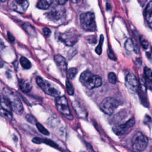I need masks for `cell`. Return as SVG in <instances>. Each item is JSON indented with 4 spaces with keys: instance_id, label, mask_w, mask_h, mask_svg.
<instances>
[{
    "instance_id": "1",
    "label": "cell",
    "mask_w": 152,
    "mask_h": 152,
    "mask_svg": "<svg viewBox=\"0 0 152 152\" xmlns=\"http://www.w3.org/2000/svg\"><path fill=\"white\" fill-rule=\"evenodd\" d=\"M3 100L10 108L17 114L21 115L23 112V106L19 97L11 89L4 87L2 91Z\"/></svg>"
},
{
    "instance_id": "2",
    "label": "cell",
    "mask_w": 152,
    "mask_h": 152,
    "mask_svg": "<svg viewBox=\"0 0 152 152\" xmlns=\"http://www.w3.org/2000/svg\"><path fill=\"white\" fill-rule=\"evenodd\" d=\"M80 81L88 89L99 87L102 84V78L99 75H95L89 71H84L81 74Z\"/></svg>"
},
{
    "instance_id": "3",
    "label": "cell",
    "mask_w": 152,
    "mask_h": 152,
    "mask_svg": "<svg viewBox=\"0 0 152 152\" xmlns=\"http://www.w3.org/2000/svg\"><path fill=\"white\" fill-rule=\"evenodd\" d=\"M80 24L82 28L89 31H94L96 30L95 16L94 13L87 12L83 13L80 16Z\"/></svg>"
},
{
    "instance_id": "4",
    "label": "cell",
    "mask_w": 152,
    "mask_h": 152,
    "mask_svg": "<svg viewBox=\"0 0 152 152\" xmlns=\"http://www.w3.org/2000/svg\"><path fill=\"white\" fill-rule=\"evenodd\" d=\"M56 107L58 110L68 120H72L73 116L68 104L67 99L65 96H59L55 100Z\"/></svg>"
},
{
    "instance_id": "5",
    "label": "cell",
    "mask_w": 152,
    "mask_h": 152,
    "mask_svg": "<svg viewBox=\"0 0 152 152\" xmlns=\"http://www.w3.org/2000/svg\"><path fill=\"white\" fill-rule=\"evenodd\" d=\"M119 104V101L117 99L112 97H107L104 98L101 102L99 107L104 113L107 115H112Z\"/></svg>"
},
{
    "instance_id": "6",
    "label": "cell",
    "mask_w": 152,
    "mask_h": 152,
    "mask_svg": "<svg viewBox=\"0 0 152 152\" xmlns=\"http://www.w3.org/2000/svg\"><path fill=\"white\" fill-rule=\"evenodd\" d=\"M36 83L46 94L56 97L59 96L60 94L59 90L48 81L44 80L40 77H37Z\"/></svg>"
},
{
    "instance_id": "7",
    "label": "cell",
    "mask_w": 152,
    "mask_h": 152,
    "mask_svg": "<svg viewBox=\"0 0 152 152\" xmlns=\"http://www.w3.org/2000/svg\"><path fill=\"white\" fill-rule=\"evenodd\" d=\"M148 138L140 132H136L132 140V148L135 151H141L145 149L148 145Z\"/></svg>"
},
{
    "instance_id": "8",
    "label": "cell",
    "mask_w": 152,
    "mask_h": 152,
    "mask_svg": "<svg viewBox=\"0 0 152 152\" xmlns=\"http://www.w3.org/2000/svg\"><path fill=\"white\" fill-rule=\"evenodd\" d=\"M29 5L28 0H8V6L13 11L20 13L26 11Z\"/></svg>"
},
{
    "instance_id": "9",
    "label": "cell",
    "mask_w": 152,
    "mask_h": 152,
    "mask_svg": "<svg viewBox=\"0 0 152 152\" xmlns=\"http://www.w3.org/2000/svg\"><path fill=\"white\" fill-rule=\"evenodd\" d=\"M135 124L134 118L129 119L124 124L116 125L113 128V131L118 135H123L129 132Z\"/></svg>"
},
{
    "instance_id": "10",
    "label": "cell",
    "mask_w": 152,
    "mask_h": 152,
    "mask_svg": "<svg viewBox=\"0 0 152 152\" xmlns=\"http://www.w3.org/2000/svg\"><path fill=\"white\" fill-rule=\"evenodd\" d=\"M61 40L65 45L69 46H73L78 41L77 34L73 31H68L62 34L60 36Z\"/></svg>"
},
{
    "instance_id": "11",
    "label": "cell",
    "mask_w": 152,
    "mask_h": 152,
    "mask_svg": "<svg viewBox=\"0 0 152 152\" xmlns=\"http://www.w3.org/2000/svg\"><path fill=\"white\" fill-rule=\"evenodd\" d=\"M125 85L131 92L134 93L138 90V81L134 74L132 73H129L126 76Z\"/></svg>"
},
{
    "instance_id": "12",
    "label": "cell",
    "mask_w": 152,
    "mask_h": 152,
    "mask_svg": "<svg viewBox=\"0 0 152 152\" xmlns=\"http://www.w3.org/2000/svg\"><path fill=\"white\" fill-rule=\"evenodd\" d=\"M54 60L58 66L59 69L61 71L63 75H65L67 73V63L66 59L64 56L61 55L57 54L54 56Z\"/></svg>"
},
{
    "instance_id": "13",
    "label": "cell",
    "mask_w": 152,
    "mask_h": 152,
    "mask_svg": "<svg viewBox=\"0 0 152 152\" xmlns=\"http://www.w3.org/2000/svg\"><path fill=\"white\" fill-rule=\"evenodd\" d=\"M145 18L148 26L152 28V1L147 4L145 8Z\"/></svg>"
},
{
    "instance_id": "14",
    "label": "cell",
    "mask_w": 152,
    "mask_h": 152,
    "mask_svg": "<svg viewBox=\"0 0 152 152\" xmlns=\"http://www.w3.org/2000/svg\"><path fill=\"white\" fill-rule=\"evenodd\" d=\"M18 87L24 93H28L30 91L32 88V86L30 82L24 79L18 80Z\"/></svg>"
},
{
    "instance_id": "15",
    "label": "cell",
    "mask_w": 152,
    "mask_h": 152,
    "mask_svg": "<svg viewBox=\"0 0 152 152\" xmlns=\"http://www.w3.org/2000/svg\"><path fill=\"white\" fill-rule=\"evenodd\" d=\"M145 76L146 86L150 90H152V71L149 68L145 66L144 69Z\"/></svg>"
},
{
    "instance_id": "16",
    "label": "cell",
    "mask_w": 152,
    "mask_h": 152,
    "mask_svg": "<svg viewBox=\"0 0 152 152\" xmlns=\"http://www.w3.org/2000/svg\"><path fill=\"white\" fill-rule=\"evenodd\" d=\"M72 106L74 109H75V112L77 113V115L81 118V117H85L86 115V111L85 109H84L82 106L78 102H74L72 103Z\"/></svg>"
},
{
    "instance_id": "17",
    "label": "cell",
    "mask_w": 152,
    "mask_h": 152,
    "mask_svg": "<svg viewBox=\"0 0 152 152\" xmlns=\"http://www.w3.org/2000/svg\"><path fill=\"white\" fill-rule=\"evenodd\" d=\"M125 49L128 50V51H132L134 50L135 51L136 53H138L139 52V48L138 46L137 45H134L133 41L131 39H128L125 42Z\"/></svg>"
},
{
    "instance_id": "18",
    "label": "cell",
    "mask_w": 152,
    "mask_h": 152,
    "mask_svg": "<svg viewBox=\"0 0 152 152\" xmlns=\"http://www.w3.org/2000/svg\"><path fill=\"white\" fill-rule=\"evenodd\" d=\"M53 0H39L37 4V7L41 10L48 9L52 4Z\"/></svg>"
},
{
    "instance_id": "19",
    "label": "cell",
    "mask_w": 152,
    "mask_h": 152,
    "mask_svg": "<svg viewBox=\"0 0 152 152\" xmlns=\"http://www.w3.org/2000/svg\"><path fill=\"white\" fill-rule=\"evenodd\" d=\"M20 64L22 66V67L24 69H30L31 67V64L30 62V61L26 58V57L22 56L21 57L20 59Z\"/></svg>"
},
{
    "instance_id": "20",
    "label": "cell",
    "mask_w": 152,
    "mask_h": 152,
    "mask_svg": "<svg viewBox=\"0 0 152 152\" xmlns=\"http://www.w3.org/2000/svg\"><path fill=\"white\" fill-rule=\"evenodd\" d=\"M65 84H66V91H67L68 94L70 96L73 95L74 93V88L72 84L70 83V81H69L68 79H67L66 80Z\"/></svg>"
},
{
    "instance_id": "21",
    "label": "cell",
    "mask_w": 152,
    "mask_h": 152,
    "mask_svg": "<svg viewBox=\"0 0 152 152\" xmlns=\"http://www.w3.org/2000/svg\"><path fill=\"white\" fill-rule=\"evenodd\" d=\"M77 73V69L76 68H71L67 70L66 75L69 79H73Z\"/></svg>"
},
{
    "instance_id": "22",
    "label": "cell",
    "mask_w": 152,
    "mask_h": 152,
    "mask_svg": "<svg viewBox=\"0 0 152 152\" xmlns=\"http://www.w3.org/2000/svg\"><path fill=\"white\" fill-rule=\"evenodd\" d=\"M103 40H104V38H103V36L101 35L100 37V40H99V45L97 46L96 48V52L98 54V55H101L102 53V45H103Z\"/></svg>"
},
{
    "instance_id": "23",
    "label": "cell",
    "mask_w": 152,
    "mask_h": 152,
    "mask_svg": "<svg viewBox=\"0 0 152 152\" xmlns=\"http://www.w3.org/2000/svg\"><path fill=\"white\" fill-rule=\"evenodd\" d=\"M36 126H37V129H38V130L40 132H41L42 134H43V135H49V131L43 125H42L40 123L36 122Z\"/></svg>"
},
{
    "instance_id": "24",
    "label": "cell",
    "mask_w": 152,
    "mask_h": 152,
    "mask_svg": "<svg viewBox=\"0 0 152 152\" xmlns=\"http://www.w3.org/2000/svg\"><path fill=\"white\" fill-rule=\"evenodd\" d=\"M107 79L108 81L111 84H115L117 81V77L116 75L113 72H110L108 74V76H107Z\"/></svg>"
},
{
    "instance_id": "25",
    "label": "cell",
    "mask_w": 152,
    "mask_h": 152,
    "mask_svg": "<svg viewBox=\"0 0 152 152\" xmlns=\"http://www.w3.org/2000/svg\"><path fill=\"white\" fill-rule=\"evenodd\" d=\"M11 110L1 108V115L3 116H4L5 118H7L8 119H12V113H11Z\"/></svg>"
},
{
    "instance_id": "26",
    "label": "cell",
    "mask_w": 152,
    "mask_h": 152,
    "mask_svg": "<svg viewBox=\"0 0 152 152\" xmlns=\"http://www.w3.org/2000/svg\"><path fill=\"white\" fill-rule=\"evenodd\" d=\"M42 143H45L46 144H48L49 145L52 146V147L59 149L58 145L52 140H48V139H42Z\"/></svg>"
},
{
    "instance_id": "27",
    "label": "cell",
    "mask_w": 152,
    "mask_h": 152,
    "mask_svg": "<svg viewBox=\"0 0 152 152\" xmlns=\"http://www.w3.org/2000/svg\"><path fill=\"white\" fill-rule=\"evenodd\" d=\"M23 28L25 29V30L29 34H33L35 33V30L34 27H33L30 24H24L23 26Z\"/></svg>"
},
{
    "instance_id": "28",
    "label": "cell",
    "mask_w": 152,
    "mask_h": 152,
    "mask_svg": "<svg viewBox=\"0 0 152 152\" xmlns=\"http://www.w3.org/2000/svg\"><path fill=\"white\" fill-rule=\"evenodd\" d=\"M140 41L141 46H142V48L144 49H147L148 48V47L149 46V44H148V41L144 37L141 36L140 38Z\"/></svg>"
},
{
    "instance_id": "29",
    "label": "cell",
    "mask_w": 152,
    "mask_h": 152,
    "mask_svg": "<svg viewBox=\"0 0 152 152\" xmlns=\"http://www.w3.org/2000/svg\"><path fill=\"white\" fill-rule=\"evenodd\" d=\"M107 55H108V57L110 59H112V60H116V56H115V55L114 54V53H113V52L112 51V50L110 49V48H108V49H107Z\"/></svg>"
},
{
    "instance_id": "30",
    "label": "cell",
    "mask_w": 152,
    "mask_h": 152,
    "mask_svg": "<svg viewBox=\"0 0 152 152\" xmlns=\"http://www.w3.org/2000/svg\"><path fill=\"white\" fill-rule=\"evenodd\" d=\"M26 119H27V121H28L29 122H30V123H31V124H36V123L37 122H36V119L33 118V116H31V115H30V114H27L26 116Z\"/></svg>"
},
{
    "instance_id": "31",
    "label": "cell",
    "mask_w": 152,
    "mask_h": 152,
    "mask_svg": "<svg viewBox=\"0 0 152 152\" xmlns=\"http://www.w3.org/2000/svg\"><path fill=\"white\" fill-rule=\"evenodd\" d=\"M43 33H44V34L45 35H46V36H49L50 35V30L49 28H48V27H45V28H43Z\"/></svg>"
},
{
    "instance_id": "32",
    "label": "cell",
    "mask_w": 152,
    "mask_h": 152,
    "mask_svg": "<svg viewBox=\"0 0 152 152\" xmlns=\"http://www.w3.org/2000/svg\"><path fill=\"white\" fill-rule=\"evenodd\" d=\"M32 141L36 144H41L42 143V139L38 137H35L32 140Z\"/></svg>"
},
{
    "instance_id": "33",
    "label": "cell",
    "mask_w": 152,
    "mask_h": 152,
    "mask_svg": "<svg viewBox=\"0 0 152 152\" xmlns=\"http://www.w3.org/2000/svg\"><path fill=\"white\" fill-rule=\"evenodd\" d=\"M7 36H8V38L9 39L10 41H11V42H14L15 40V38L11 34V33L10 32H8L7 33Z\"/></svg>"
},
{
    "instance_id": "34",
    "label": "cell",
    "mask_w": 152,
    "mask_h": 152,
    "mask_svg": "<svg viewBox=\"0 0 152 152\" xmlns=\"http://www.w3.org/2000/svg\"><path fill=\"white\" fill-rule=\"evenodd\" d=\"M55 1L57 2L58 4H59V5H63V4H64L66 2L67 0H55Z\"/></svg>"
},
{
    "instance_id": "35",
    "label": "cell",
    "mask_w": 152,
    "mask_h": 152,
    "mask_svg": "<svg viewBox=\"0 0 152 152\" xmlns=\"http://www.w3.org/2000/svg\"><path fill=\"white\" fill-rule=\"evenodd\" d=\"M72 1V2H73V3H78V2H79L81 0H71Z\"/></svg>"
},
{
    "instance_id": "36",
    "label": "cell",
    "mask_w": 152,
    "mask_h": 152,
    "mask_svg": "<svg viewBox=\"0 0 152 152\" xmlns=\"http://www.w3.org/2000/svg\"><path fill=\"white\" fill-rule=\"evenodd\" d=\"M1 1H5V0H1Z\"/></svg>"
}]
</instances>
